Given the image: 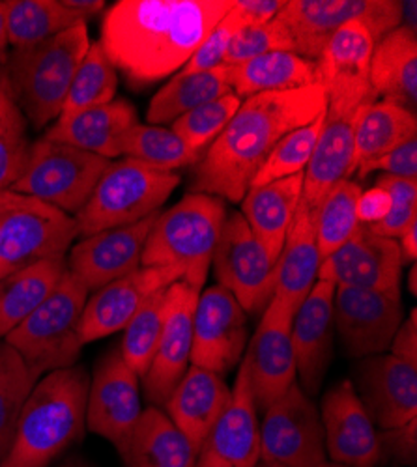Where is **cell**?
<instances>
[{
	"instance_id": "cell-1",
	"label": "cell",
	"mask_w": 417,
	"mask_h": 467,
	"mask_svg": "<svg viewBox=\"0 0 417 467\" xmlns=\"http://www.w3.org/2000/svg\"><path fill=\"white\" fill-rule=\"evenodd\" d=\"M233 0H120L101 25V47L128 79L148 85L182 69Z\"/></svg>"
},
{
	"instance_id": "cell-2",
	"label": "cell",
	"mask_w": 417,
	"mask_h": 467,
	"mask_svg": "<svg viewBox=\"0 0 417 467\" xmlns=\"http://www.w3.org/2000/svg\"><path fill=\"white\" fill-rule=\"evenodd\" d=\"M324 110L326 92L320 85L244 99L233 120L197 161L189 192L242 202L276 144Z\"/></svg>"
},
{
	"instance_id": "cell-3",
	"label": "cell",
	"mask_w": 417,
	"mask_h": 467,
	"mask_svg": "<svg viewBox=\"0 0 417 467\" xmlns=\"http://www.w3.org/2000/svg\"><path fill=\"white\" fill-rule=\"evenodd\" d=\"M90 376L75 365L36 381L19 417L10 452L0 467H49L87 428Z\"/></svg>"
},
{
	"instance_id": "cell-4",
	"label": "cell",
	"mask_w": 417,
	"mask_h": 467,
	"mask_svg": "<svg viewBox=\"0 0 417 467\" xmlns=\"http://www.w3.org/2000/svg\"><path fill=\"white\" fill-rule=\"evenodd\" d=\"M224 217L226 208L221 199L204 192H187L178 204L156 217L142 249L141 265L176 267L182 271V281L201 292Z\"/></svg>"
},
{
	"instance_id": "cell-5",
	"label": "cell",
	"mask_w": 417,
	"mask_h": 467,
	"mask_svg": "<svg viewBox=\"0 0 417 467\" xmlns=\"http://www.w3.org/2000/svg\"><path fill=\"white\" fill-rule=\"evenodd\" d=\"M90 44L89 26L78 25L12 53L5 69L16 101L34 128L58 119L73 75Z\"/></svg>"
},
{
	"instance_id": "cell-6",
	"label": "cell",
	"mask_w": 417,
	"mask_h": 467,
	"mask_svg": "<svg viewBox=\"0 0 417 467\" xmlns=\"http://www.w3.org/2000/svg\"><path fill=\"white\" fill-rule=\"evenodd\" d=\"M89 294L66 274L53 294L5 337L36 378L78 365L85 346L81 318Z\"/></svg>"
},
{
	"instance_id": "cell-7",
	"label": "cell",
	"mask_w": 417,
	"mask_h": 467,
	"mask_svg": "<svg viewBox=\"0 0 417 467\" xmlns=\"http://www.w3.org/2000/svg\"><path fill=\"white\" fill-rule=\"evenodd\" d=\"M178 183L180 176L176 172L151 169L131 158L109 163L90 199L73 215L79 238L128 226L160 213V208Z\"/></svg>"
},
{
	"instance_id": "cell-8",
	"label": "cell",
	"mask_w": 417,
	"mask_h": 467,
	"mask_svg": "<svg viewBox=\"0 0 417 467\" xmlns=\"http://www.w3.org/2000/svg\"><path fill=\"white\" fill-rule=\"evenodd\" d=\"M395 0H287L276 17L292 42V53L317 60L329 37L350 21H361L374 46L401 26Z\"/></svg>"
},
{
	"instance_id": "cell-9",
	"label": "cell",
	"mask_w": 417,
	"mask_h": 467,
	"mask_svg": "<svg viewBox=\"0 0 417 467\" xmlns=\"http://www.w3.org/2000/svg\"><path fill=\"white\" fill-rule=\"evenodd\" d=\"M109 163L96 153L42 139L32 142L28 165L10 189L75 215L90 199Z\"/></svg>"
},
{
	"instance_id": "cell-10",
	"label": "cell",
	"mask_w": 417,
	"mask_h": 467,
	"mask_svg": "<svg viewBox=\"0 0 417 467\" xmlns=\"http://www.w3.org/2000/svg\"><path fill=\"white\" fill-rule=\"evenodd\" d=\"M276 260L240 212L224 217L212 265L217 285L229 290L247 315H262L276 292Z\"/></svg>"
},
{
	"instance_id": "cell-11",
	"label": "cell",
	"mask_w": 417,
	"mask_h": 467,
	"mask_svg": "<svg viewBox=\"0 0 417 467\" xmlns=\"http://www.w3.org/2000/svg\"><path fill=\"white\" fill-rule=\"evenodd\" d=\"M260 462L315 467L326 462L320 410L297 381L277 399L260 422Z\"/></svg>"
},
{
	"instance_id": "cell-12",
	"label": "cell",
	"mask_w": 417,
	"mask_h": 467,
	"mask_svg": "<svg viewBox=\"0 0 417 467\" xmlns=\"http://www.w3.org/2000/svg\"><path fill=\"white\" fill-rule=\"evenodd\" d=\"M78 238L75 219L40 201L0 213V279L42 260L66 256Z\"/></svg>"
},
{
	"instance_id": "cell-13",
	"label": "cell",
	"mask_w": 417,
	"mask_h": 467,
	"mask_svg": "<svg viewBox=\"0 0 417 467\" xmlns=\"http://www.w3.org/2000/svg\"><path fill=\"white\" fill-rule=\"evenodd\" d=\"M376 98H331L326 99L322 131L311 160L303 172L301 204L317 210L326 194L354 169V135L361 112Z\"/></svg>"
},
{
	"instance_id": "cell-14",
	"label": "cell",
	"mask_w": 417,
	"mask_h": 467,
	"mask_svg": "<svg viewBox=\"0 0 417 467\" xmlns=\"http://www.w3.org/2000/svg\"><path fill=\"white\" fill-rule=\"evenodd\" d=\"M404 320L401 296L335 286L333 324L352 359L386 354Z\"/></svg>"
},
{
	"instance_id": "cell-15",
	"label": "cell",
	"mask_w": 417,
	"mask_h": 467,
	"mask_svg": "<svg viewBox=\"0 0 417 467\" xmlns=\"http://www.w3.org/2000/svg\"><path fill=\"white\" fill-rule=\"evenodd\" d=\"M292 320L294 313L288 305L274 296L244 354L256 411H266L297 379L290 337Z\"/></svg>"
},
{
	"instance_id": "cell-16",
	"label": "cell",
	"mask_w": 417,
	"mask_h": 467,
	"mask_svg": "<svg viewBox=\"0 0 417 467\" xmlns=\"http://www.w3.org/2000/svg\"><path fill=\"white\" fill-rule=\"evenodd\" d=\"M247 346V313L236 297L215 285L199 294L193 315L192 365L229 374L244 358Z\"/></svg>"
},
{
	"instance_id": "cell-17",
	"label": "cell",
	"mask_w": 417,
	"mask_h": 467,
	"mask_svg": "<svg viewBox=\"0 0 417 467\" xmlns=\"http://www.w3.org/2000/svg\"><path fill=\"white\" fill-rule=\"evenodd\" d=\"M139 379L122 359L120 348L98 363L90 379L87 428L115 445L119 454L126 449L142 413Z\"/></svg>"
},
{
	"instance_id": "cell-18",
	"label": "cell",
	"mask_w": 417,
	"mask_h": 467,
	"mask_svg": "<svg viewBox=\"0 0 417 467\" xmlns=\"http://www.w3.org/2000/svg\"><path fill=\"white\" fill-rule=\"evenodd\" d=\"M352 387L381 431L417 419V367L391 354L363 358L354 367Z\"/></svg>"
},
{
	"instance_id": "cell-19",
	"label": "cell",
	"mask_w": 417,
	"mask_h": 467,
	"mask_svg": "<svg viewBox=\"0 0 417 467\" xmlns=\"http://www.w3.org/2000/svg\"><path fill=\"white\" fill-rule=\"evenodd\" d=\"M401 274L397 240L376 236L361 224L343 247L322 260L318 281L401 296Z\"/></svg>"
},
{
	"instance_id": "cell-20",
	"label": "cell",
	"mask_w": 417,
	"mask_h": 467,
	"mask_svg": "<svg viewBox=\"0 0 417 467\" xmlns=\"http://www.w3.org/2000/svg\"><path fill=\"white\" fill-rule=\"evenodd\" d=\"M158 215L83 238L66 258L68 274L89 292L130 275L141 267L142 249Z\"/></svg>"
},
{
	"instance_id": "cell-21",
	"label": "cell",
	"mask_w": 417,
	"mask_h": 467,
	"mask_svg": "<svg viewBox=\"0 0 417 467\" xmlns=\"http://www.w3.org/2000/svg\"><path fill=\"white\" fill-rule=\"evenodd\" d=\"M320 419L324 426L326 456L347 467H378L382 463L381 438L352 381L343 379L322 399Z\"/></svg>"
},
{
	"instance_id": "cell-22",
	"label": "cell",
	"mask_w": 417,
	"mask_h": 467,
	"mask_svg": "<svg viewBox=\"0 0 417 467\" xmlns=\"http://www.w3.org/2000/svg\"><path fill=\"white\" fill-rule=\"evenodd\" d=\"M182 281L176 267H139L130 275L92 292L81 318L83 344L122 331L142 305L163 288Z\"/></svg>"
},
{
	"instance_id": "cell-23",
	"label": "cell",
	"mask_w": 417,
	"mask_h": 467,
	"mask_svg": "<svg viewBox=\"0 0 417 467\" xmlns=\"http://www.w3.org/2000/svg\"><path fill=\"white\" fill-rule=\"evenodd\" d=\"M199 294L185 281H176L169 286V310L162 338L142 378L146 399L156 408L167 404L174 387L192 365L193 315Z\"/></svg>"
},
{
	"instance_id": "cell-24",
	"label": "cell",
	"mask_w": 417,
	"mask_h": 467,
	"mask_svg": "<svg viewBox=\"0 0 417 467\" xmlns=\"http://www.w3.org/2000/svg\"><path fill=\"white\" fill-rule=\"evenodd\" d=\"M260 462V422L249 368L242 358L229 408L203 441L195 467H255Z\"/></svg>"
},
{
	"instance_id": "cell-25",
	"label": "cell",
	"mask_w": 417,
	"mask_h": 467,
	"mask_svg": "<svg viewBox=\"0 0 417 467\" xmlns=\"http://www.w3.org/2000/svg\"><path fill=\"white\" fill-rule=\"evenodd\" d=\"M333 296L335 285L317 281L292 320L290 337L297 385L311 399L320 393L333 358Z\"/></svg>"
},
{
	"instance_id": "cell-26",
	"label": "cell",
	"mask_w": 417,
	"mask_h": 467,
	"mask_svg": "<svg viewBox=\"0 0 417 467\" xmlns=\"http://www.w3.org/2000/svg\"><path fill=\"white\" fill-rule=\"evenodd\" d=\"M374 42L361 21L340 26L324 46L317 64V85L331 98H376L369 83Z\"/></svg>"
},
{
	"instance_id": "cell-27",
	"label": "cell",
	"mask_w": 417,
	"mask_h": 467,
	"mask_svg": "<svg viewBox=\"0 0 417 467\" xmlns=\"http://www.w3.org/2000/svg\"><path fill=\"white\" fill-rule=\"evenodd\" d=\"M231 399L233 389L224 383L223 376L189 365L165 408L178 431L199 451L219 417L229 408Z\"/></svg>"
},
{
	"instance_id": "cell-28",
	"label": "cell",
	"mask_w": 417,
	"mask_h": 467,
	"mask_svg": "<svg viewBox=\"0 0 417 467\" xmlns=\"http://www.w3.org/2000/svg\"><path fill=\"white\" fill-rule=\"evenodd\" d=\"M139 124L135 107L128 99H112L107 105L87 109L68 120H57L44 139L69 144L105 160L122 155L124 137Z\"/></svg>"
},
{
	"instance_id": "cell-29",
	"label": "cell",
	"mask_w": 417,
	"mask_h": 467,
	"mask_svg": "<svg viewBox=\"0 0 417 467\" xmlns=\"http://www.w3.org/2000/svg\"><path fill=\"white\" fill-rule=\"evenodd\" d=\"M317 210L308 208L299 201L276 264L274 296L281 297L294 315L318 281L322 256L317 244Z\"/></svg>"
},
{
	"instance_id": "cell-30",
	"label": "cell",
	"mask_w": 417,
	"mask_h": 467,
	"mask_svg": "<svg viewBox=\"0 0 417 467\" xmlns=\"http://www.w3.org/2000/svg\"><path fill=\"white\" fill-rule=\"evenodd\" d=\"M303 189V172L249 187L242 201V215L251 232L277 262L287 234L297 212Z\"/></svg>"
},
{
	"instance_id": "cell-31",
	"label": "cell",
	"mask_w": 417,
	"mask_h": 467,
	"mask_svg": "<svg viewBox=\"0 0 417 467\" xmlns=\"http://www.w3.org/2000/svg\"><path fill=\"white\" fill-rule=\"evenodd\" d=\"M369 83L378 99L391 101L415 114L417 109V32L391 30L374 46Z\"/></svg>"
},
{
	"instance_id": "cell-32",
	"label": "cell",
	"mask_w": 417,
	"mask_h": 467,
	"mask_svg": "<svg viewBox=\"0 0 417 467\" xmlns=\"http://www.w3.org/2000/svg\"><path fill=\"white\" fill-rule=\"evenodd\" d=\"M199 451L162 408L142 410L126 449L124 467H195Z\"/></svg>"
},
{
	"instance_id": "cell-33",
	"label": "cell",
	"mask_w": 417,
	"mask_h": 467,
	"mask_svg": "<svg viewBox=\"0 0 417 467\" xmlns=\"http://www.w3.org/2000/svg\"><path fill=\"white\" fill-rule=\"evenodd\" d=\"M226 71L233 94L240 99L317 85V64L288 51H272Z\"/></svg>"
},
{
	"instance_id": "cell-34",
	"label": "cell",
	"mask_w": 417,
	"mask_h": 467,
	"mask_svg": "<svg viewBox=\"0 0 417 467\" xmlns=\"http://www.w3.org/2000/svg\"><path fill=\"white\" fill-rule=\"evenodd\" d=\"M66 274V256H57L0 279V337L5 338L25 322L53 294Z\"/></svg>"
},
{
	"instance_id": "cell-35",
	"label": "cell",
	"mask_w": 417,
	"mask_h": 467,
	"mask_svg": "<svg viewBox=\"0 0 417 467\" xmlns=\"http://www.w3.org/2000/svg\"><path fill=\"white\" fill-rule=\"evenodd\" d=\"M417 139V116L391 101L376 99L360 116L354 135V169Z\"/></svg>"
},
{
	"instance_id": "cell-36",
	"label": "cell",
	"mask_w": 417,
	"mask_h": 467,
	"mask_svg": "<svg viewBox=\"0 0 417 467\" xmlns=\"http://www.w3.org/2000/svg\"><path fill=\"white\" fill-rule=\"evenodd\" d=\"M226 94H233L226 66L201 71L178 73L148 105L150 126L172 124L182 114L212 103Z\"/></svg>"
},
{
	"instance_id": "cell-37",
	"label": "cell",
	"mask_w": 417,
	"mask_h": 467,
	"mask_svg": "<svg viewBox=\"0 0 417 467\" xmlns=\"http://www.w3.org/2000/svg\"><path fill=\"white\" fill-rule=\"evenodd\" d=\"M8 44L16 49L30 47L81 23L66 10L62 0H6Z\"/></svg>"
},
{
	"instance_id": "cell-38",
	"label": "cell",
	"mask_w": 417,
	"mask_h": 467,
	"mask_svg": "<svg viewBox=\"0 0 417 467\" xmlns=\"http://www.w3.org/2000/svg\"><path fill=\"white\" fill-rule=\"evenodd\" d=\"M119 75L99 42H92L78 71L57 120H68L87 109L107 105L117 96Z\"/></svg>"
},
{
	"instance_id": "cell-39",
	"label": "cell",
	"mask_w": 417,
	"mask_h": 467,
	"mask_svg": "<svg viewBox=\"0 0 417 467\" xmlns=\"http://www.w3.org/2000/svg\"><path fill=\"white\" fill-rule=\"evenodd\" d=\"M30 148L28 120L16 101L6 69H0V189H10L23 176Z\"/></svg>"
},
{
	"instance_id": "cell-40",
	"label": "cell",
	"mask_w": 417,
	"mask_h": 467,
	"mask_svg": "<svg viewBox=\"0 0 417 467\" xmlns=\"http://www.w3.org/2000/svg\"><path fill=\"white\" fill-rule=\"evenodd\" d=\"M37 379L10 344H0V462L12 449L21 411Z\"/></svg>"
},
{
	"instance_id": "cell-41",
	"label": "cell",
	"mask_w": 417,
	"mask_h": 467,
	"mask_svg": "<svg viewBox=\"0 0 417 467\" xmlns=\"http://www.w3.org/2000/svg\"><path fill=\"white\" fill-rule=\"evenodd\" d=\"M361 187L352 180L339 182L320 202L317 210V244L322 260L343 247L358 228L356 206Z\"/></svg>"
},
{
	"instance_id": "cell-42",
	"label": "cell",
	"mask_w": 417,
	"mask_h": 467,
	"mask_svg": "<svg viewBox=\"0 0 417 467\" xmlns=\"http://www.w3.org/2000/svg\"><path fill=\"white\" fill-rule=\"evenodd\" d=\"M122 158H131L163 172H174L199 161V155L189 150L172 130L141 124L124 137Z\"/></svg>"
},
{
	"instance_id": "cell-43",
	"label": "cell",
	"mask_w": 417,
	"mask_h": 467,
	"mask_svg": "<svg viewBox=\"0 0 417 467\" xmlns=\"http://www.w3.org/2000/svg\"><path fill=\"white\" fill-rule=\"evenodd\" d=\"M169 310V288L151 296L122 329L120 354L126 365L142 379L158 349Z\"/></svg>"
},
{
	"instance_id": "cell-44",
	"label": "cell",
	"mask_w": 417,
	"mask_h": 467,
	"mask_svg": "<svg viewBox=\"0 0 417 467\" xmlns=\"http://www.w3.org/2000/svg\"><path fill=\"white\" fill-rule=\"evenodd\" d=\"M324 114H326V110L320 116H317V119L313 122H309L308 126L297 128V130L290 131L288 135H285L276 144V148L268 155V160L264 161V165L260 167V171L256 172V176L253 178L249 187L266 185V183L281 180V178L306 172L308 163L313 155V150L317 146L318 135L322 131Z\"/></svg>"
},
{
	"instance_id": "cell-45",
	"label": "cell",
	"mask_w": 417,
	"mask_h": 467,
	"mask_svg": "<svg viewBox=\"0 0 417 467\" xmlns=\"http://www.w3.org/2000/svg\"><path fill=\"white\" fill-rule=\"evenodd\" d=\"M244 99L236 94H226L212 103H206L195 110L182 114L180 119L172 122V131L193 150L199 160L203 151L221 135V131L233 120V116L238 112Z\"/></svg>"
},
{
	"instance_id": "cell-46",
	"label": "cell",
	"mask_w": 417,
	"mask_h": 467,
	"mask_svg": "<svg viewBox=\"0 0 417 467\" xmlns=\"http://www.w3.org/2000/svg\"><path fill=\"white\" fill-rule=\"evenodd\" d=\"M272 51L292 53L290 37L277 19L266 25H249L240 28L233 37L229 51L224 55L223 66L226 67L240 66L247 60L268 55Z\"/></svg>"
},
{
	"instance_id": "cell-47",
	"label": "cell",
	"mask_w": 417,
	"mask_h": 467,
	"mask_svg": "<svg viewBox=\"0 0 417 467\" xmlns=\"http://www.w3.org/2000/svg\"><path fill=\"white\" fill-rule=\"evenodd\" d=\"M390 192L391 210L390 213L372 226H367L376 236L399 240L406 228L417 221V180L395 178V176H378L376 183Z\"/></svg>"
},
{
	"instance_id": "cell-48",
	"label": "cell",
	"mask_w": 417,
	"mask_h": 467,
	"mask_svg": "<svg viewBox=\"0 0 417 467\" xmlns=\"http://www.w3.org/2000/svg\"><path fill=\"white\" fill-rule=\"evenodd\" d=\"M244 26H247V23L244 21V17L236 10V6L231 5V10L226 12L224 17L214 26L210 36L195 51V55L189 58V62L182 67L180 73H201V71H210V69L221 67L235 34Z\"/></svg>"
},
{
	"instance_id": "cell-49",
	"label": "cell",
	"mask_w": 417,
	"mask_h": 467,
	"mask_svg": "<svg viewBox=\"0 0 417 467\" xmlns=\"http://www.w3.org/2000/svg\"><path fill=\"white\" fill-rule=\"evenodd\" d=\"M374 171H382L386 176L417 180V139L402 142L401 146L384 153L382 158H378L358 169L361 178Z\"/></svg>"
},
{
	"instance_id": "cell-50",
	"label": "cell",
	"mask_w": 417,
	"mask_h": 467,
	"mask_svg": "<svg viewBox=\"0 0 417 467\" xmlns=\"http://www.w3.org/2000/svg\"><path fill=\"white\" fill-rule=\"evenodd\" d=\"M381 438V449L384 458H391L393 462L413 467L417 462V419L390 428V431H378Z\"/></svg>"
},
{
	"instance_id": "cell-51",
	"label": "cell",
	"mask_w": 417,
	"mask_h": 467,
	"mask_svg": "<svg viewBox=\"0 0 417 467\" xmlns=\"http://www.w3.org/2000/svg\"><path fill=\"white\" fill-rule=\"evenodd\" d=\"M390 210H391V197L386 189L374 185L367 191H361L358 206H356L360 224L372 226L376 223H381L390 213Z\"/></svg>"
},
{
	"instance_id": "cell-52",
	"label": "cell",
	"mask_w": 417,
	"mask_h": 467,
	"mask_svg": "<svg viewBox=\"0 0 417 467\" xmlns=\"http://www.w3.org/2000/svg\"><path fill=\"white\" fill-rule=\"evenodd\" d=\"M390 354L417 367V310L412 308L410 317L402 320L399 326L391 346Z\"/></svg>"
},
{
	"instance_id": "cell-53",
	"label": "cell",
	"mask_w": 417,
	"mask_h": 467,
	"mask_svg": "<svg viewBox=\"0 0 417 467\" xmlns=\"http://www.w3.org/2000/svg\"><path fill=\"white\" fill-rule=\"evenodd\" d=\"M244 21L249 25H266L285 8L287 0H233Z\"/></svg>"
},
{
	"instance_id": "cell-54",
	"label": "cell",
	"mask_w": 417,
	"mask_h": 467,
	"mask_svg": "<svg viewBox=\"0 0 417 467\" xmlns=\"http://www.w3.org/2000/svg\"><path fill=\"white\" fill-rule=\"evenodd\" d=\"M62 5L66 6L68 12H71L85 25L90 17L98 16L105 8L103 0H62Z\"/></svg>"
},
{
	"instance_id": "cell-55",
	"label": "cell",
	"mask_w": 417,
	"mask_h": 467,
	"mask_svg": "<svg viewBox=\"0 0 417 467\" xmlns=\"http://www.w3.org/2000/svg\"><path fill=\"white\" fill-rule=\"evenodd\" d=\"M397 244H399L402 265L415 264V258H417V221L412 223L406 228V232L397 240Z\"/></svg>"
},
{
	"instance_id": "cell-56",
	"label": "cell",
	"mask_w": 417,
	"mask_h": 467,
	"mask_svg": "<svg viewBox=\"0 0 417 467\" xmlns=\"http://www.w3.org/2000/svg\"><path fill=\"white\" fill-rule=\"evenodd\" d=\"M36 202H37L36 199L25 197V194H19L12 189H0V213H6L10 210H17V208H26Z\"/></svg>"
},
{
	"instance_id": "cell-57",
	"label": "cell",
	"mask_w": 417,
	"mask_h": 467,
	"mask_svg": "<svg viewBox=\"0 0 417 467\" xmlns=\"http://www.w3.org/2000/svg\"><path fill=\"white\" fill-rule=\"evenodd\" d=\"M6 46H8V32H6V16H5V6L0 3V64L5 60L6 55Z\"/></svg>"
},
{
	"instance_id": "cell-58",
	"label": "cell",
	"mask_w": 417,
	"mask_h": 467,
	"mask_svg": "<svg viewBox=\"0 0 417 467\" xmlns=\"http://www.w3.org/2000/svg\"><path fill=\"white\" fill-rule=\"evenodd\" d=\"M415 279H417V269H415V264H412L410 265V271H408V290L415 296L417 294V283H415Z\"/></svg>"
},
{
	"instance_id": "cell-59",
	"label": "cell",
	"mask_w": 417,
	"mask_h": 467,
	"mask_svg": "<svg viewBox=\"0 0 417 467\" xmlns=\"http://www.w3.org/2000/svg\"><path fill=\"white\" fill-rule=\"evenodd\" d=\"M64 467H89V465L83 463V462H79V460H71V462H68Z\"/></svg>"
},
{
	"instance_id": "cell-60",
	"label": "cell",
	"mask_w": 417,
	"mask_h": 467,
	"mask_svg": "<svg viewBox=\"0 0 417 467\" xmlns=\"http://www.w3.org/2000/svg\"><path fill=\"white\" fill-rule=\"evenodd\" d=\"M255 467H285V465H279V463H270V462H258Z\"/></svg>"
},
{
	"instance_id": "cell-61",
	"label": "cell",
	"mask_w": 417,
	"mask_h": 467,
	"mask_svg": "<svg viewBox=\"0 0 417 467\" xmlns=\"http://www.w3.org/2000/svg\"><path fill=\"white\" fill-rule=\"evenodd\" d=\"M315 467H347V465L333 463V462H322V463H318V465H315Z\"/></svg>"
}]
</instances>
